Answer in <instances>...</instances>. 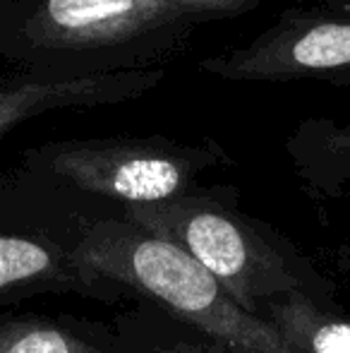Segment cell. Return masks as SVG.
<instances>
[{"mask_svg": "<svg viewBox=\"0 0 350 353\" xmlns=\"http://www.w3.org/2000/svg\"><path fill=\"white\" fill-rule=\"evenodd\" d=\"M204 22L149 0H0V58L46 79L154 70Z\"/></svg>", "mask_w": 350, "mask_h": 353, "instance_id": "1", "label": "cell"}, {"mask_svg": "<svg viewBox=\"0 0 350 353\" xmlns=\"http://www.w3.org/2000/svg\"><path fill=\"white\" fill-rule=\"evenodd\" d=\"M233 163L223 144L211 137H87L24 149L12 176L61 197L85 219H96L175 200L201 188L199 176Z\"/></svg>", "mask_w": 350, "mask_h": 353, "instance_id": "2", "label": "cell"}, {"mask_svg": "<svg viewBox=\"0 0 350 353\" xmlns=\"http://www.w3.org/2000/svg\"><path fill=\"white\" fill-rule=\"evenodd\" d=\"M72 252L122 296L149 301L240 353H298L269 322L243 310L214 276L171 243L111 214L82 221Z\"/></svg>", "mask_w": 350, "mask_h": 353, "instance_id": "3", "label": "cell"}, {"mask_svg": "<svg viewBox=\"0 0 350 353\" xmlns=\"http://www.w3.org/2000/svg\"><path fill=\"white\" fill-rule=\"evenodd\" d=\"M230 185H201L175 200L120 210L146 233L171 243L206 270L243 310L293 291H327L324 276L271 228L238 210Z\"/></svg>", "mask_w": 350, "mask_h": 353, "instance_id": "4", "label": "cell"}, {"mask_svg": "<svg viewBox=\"0 0 350 353\" xmlns=\"http://www.w3.org/2000/svg\"><path fill=\"white\" fill-rule=\"evenodd\" d=\"M82 221L75 207L51 192L14 176L0 181V310L36 296L125 298L77 262L72 241Z\"/></svg>", "mask_w": 350, "mask_h": 353, "instance_id": "5", "label": "cell"}, {"mask_svg": "<svg viewBox=\"0 0 350 353\" xmlns=\"http://www.w3.org/2000/svg\"><path fill=\"white\" fill-rule=\"evenodd\" d=\"M199 70L223 82L350 84V10L295 5L250 43L199 61Z\"/></svg>", "mask_w": 350, "mask_h": 353, "instance_id": "6", "label": "cell"}, {"mask_svg": "<svg viewBox=\"0 0 350 353\" xmlns=\"http://www.w3.org/2000/svg\"><path fill=\"white\" fill-rule=\"evenodd\" d=\"M166 68L98 74L85 79H46L14 72L0 82V144L27 121L48 113L87 111L135 101L166 82Z\"/></svg>", "mask_w": 350, "mask_h": 353, "instance_id": "7", "label": "cell"}, {"mask_svg": "<svg viewBox=\"0 0 350 353\" xmlns=\"http://www.w3.org/2000/svg\"><path fill=\"white\" fill-rule=\"evenodd\" d=\"M0 353H137L113 325L0 310Z\"/></svg>", "mask_w": 350, "mask_h": 353, "instance_id": "8", "label": "cell"}, {"mask_svg": "<svg viewBox=\"0 0 350 353\" xmlns=\"http://www.w3.org/2000/svg\"><path fill=\"white\" fill-rule=\"evenodd\" d=\"M298 181L319 200L350 197V123L305 118L285 140Z\"/></svg>", "mask_w": 350, "mask_h": 353, "instance_id": "9", "label": "cell"}, {"mask_svg": "<svg viewBox=\"0 0 350 353\" xmlns=\"http://www.w3.org/2000/svg\"><path fill=\"white\" fill-rule=\"evenodd\" d=\"M259 317L298 353H350V315L327 291H293L264 303Z\"/></svg>", "mask_w": 350, "mask_h": 353, "instance_id": "10", "label": "cell"}, {"mask_svg": "<svg viewBox=\"0 0 350 353\" xmlns=\"http://www.w3.org/2000/svg\"><path fill=\"white\" fill-rule=\"evenodd\" d=\"M111 325L137 353H240L140 298Z\"/></svg>", "mask_w": 350, "mask_h": 353, "instance_id": "11", "label": "cell"}, {"mask_svg": "<svg viewBox=\"0 0 350 353\" xmlns=\"http://www.w3.org/2000/svg\"><path fill=\"white\" fill-rule=\"evenodd\" d=\"M156 5H166L177 12L192 14L204 24L221 22V19H238L250 14L262 5V0H149Z\"/></svg>", "mask_w": 350, "mask_h": 353, "instance_id": "12", "label": "cell"}, {"mask_svg": "<svg viewBox=\"0 0 350 353\" xmlns=\"http://www.w3.org/2000/svg\"><path fill=\"white\" fill-rule=\"evenodd\" d=\"M305 5H319V8L350 10V0H303Z\"/></svg>", "mask_w": 350, "mask_h": 353, "instance_id": "13", "label": "cell"}]
</instances>
